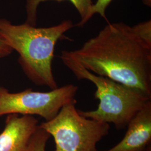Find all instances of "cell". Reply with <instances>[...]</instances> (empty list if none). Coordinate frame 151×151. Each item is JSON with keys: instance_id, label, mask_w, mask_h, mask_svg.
Listing matches in <instances>:
<instances>
[{"instance_id": "cell-1", "label": "cell", "mask_w": 151, "mask_h": 151, "mask_svg": "<svg viewBox=\"0 0 151 151\" xmlns=\"http://www.w3.org/2000/svg\"><path fill=\"white\" fill-rule=\"evenodd\" d=\"M65 52L92 73L151 97V45L129 25L109 24L81 48Z\"/></svg>"}, {"instance_id": "cell-2", "label": "cell", "mask_w": 151, "mask_h": 151, "mask_svg": "<svg viewBox=\"0 0 151 151\" xmlns=\"http://www.w3.org/2000/svg\"><path fill=\"white\" fill-rule=\"evenodd\" d=\"M70 20L49 27H36L27 23L14 25L0 19V36L19 54V63L34 83L53 90L58 87L52 72V60L57 42L74 27Z\"/></svg>"}, {"instance_id": "cell-3", "label": "cell", "mask_w": 151, "mask_h": 151, "mask_svg": "<svg viewBox=\"0 0 151 151\" xmlns=\"http://www.w3.org/2000/svg\"><path fill=\"white\" fill-rule=\"evenodd\" d=\"M60 59L78 80L92 82L96 87L95 98L99 100L96 110L78 112L83 116L106 123H113L116 129H124L130 121L151 100V97L138 90L95 75L62 51Z\"/></svg>"}, {"instance_id": "cell-4", "label": "cell", "mask_w": 151, "mask_h": 151, "mask_svg": "<svg viewBox=\"0 0 151 151\" xmlns=\"http://www.w3.org/2000/svg\"><path fill=\"white\" fill-rule=\"evenodd\" d=\"M76 104L63 106L54 118L39 125L53 138V151H97V143L109 134L110 124L83 116Z\"/></svg>"}, {"instance_id": "cell-5", "label": "cell", "mask_w": 151, "mask_h": 151, "mask_svg": "<svg viewBox=\"0 0 151 151\" xmlns=\"http://www.w3.org/2000/svg\"><path fill=\"white\" fill-rule=\"evenodd\" d=\"M78 89V86L68 84L48 92L34 91L29 88L11 93L0 87V116L11 114L39 115L45 121L50 120L63 106L77 103L75 97Z\"/></svg>"}, {"instance_id": "cell-6", "label": "cell", "mask_w": 151, "mask_h": 151, "mask_svg": "<svg viewBox=\"0 0 151 151\" xmlns=\"http://www.w3.org/2000/svg\"><path fill=\"white\" fill-rule=\"evenodd\" d=\"M38 125V120L32 115H7L4 129L0 134V151H28Z\"/></svg>"}, {"instance_id": "cell-7", "label": "cell", "mask_w": 151, "mask_h": 151, "mask_svg": "<svg viewBox=\"0 0 151 151\" xmlns=\"http://www.w3.org/2000/svg\"><path fill=\"white\" fill-rule=\"evenodd\" d=\"M120 142L108 150L101 151H145L151 144V100L128 124Z\"/></svg>"}, {"instance_id": "cell-8", "label": "cell", "mask_w": 151, "mask_h": 151, "mask_svg": "<svg viewBox=\"0 0 151 151\" xmlns=\"http://www.w3.org/2000/svg\"><path fill=\"white\" fill-rule=\"evenodd\" d=\"M47 1H62L65 0H26L27 18L25 23L35 27L37 20V9L39 5ZM75 7L81 16V21L75 26L82 27L87 22V17L93 5L92 0H68Z\"/></svg>"}, {"instance_id": "cell-9", "label": "cell", "mask_w": 151, "mask_h": 151, "mask_svg": "<svg viewBox=\"0 0 151 151\" xmlns=\"http://www.w3.org/2000/svg\"><path fill=\"white\" fill-rule=\"evenodd\" d=\"M50 135L38 125L30 142L28 151H45L46 145Z\"/></svg>"}, {"instance_id": "cell-10", "label": "cell", "mask_w": 151, "mask_h": 151, "mask_svg": "<svg viewBox=\"0 0 151 151\" xmlns=\"http://www.w3.org/2000/svg\"><path fill=\"white\" fill-rule=\"evenodd\" d=\"M135 33L146 43L151 45V21L141 22L133 27Z\"/></svg>"}, {"instance_id": "cell-11", "label": "cell", "mask_w": 151, "mask_h": 151, "mask_svg": "<svg viewBox=\"0 0 151 151\" xmlns=\"http://www.w3.org/2000/svg\"><path fill=\"white\" fill-rule=\"evenodd\" d=\"M113 0H97L96 2L92 6L91 9L87 17V22L91 19L92 16L95 14H99L103 18L106 19L105 11L108 6Z\"/></svg>"}, {"instance_id": "cell-12", "label": "cell", "mask_w": 151, "mask_h": 151, "mask_svg": "<svg viewBox=\"0 0 151 151\" xmlns=\"http://www.w3.org/2000/svg\"><path fill=\"white\" fill-rule=\"evenodd\" d=\"M13 51L12 49L6 43L5 40L0 36V58L10 55Z\"/></svg>"}, {"instance_id": "cell-13", "label": "cell", "mask_w": 151, "mask_h": 151, "mask_svg": "<svg viewBox=\"0 0 151 151\" xmlns=\"http://www.w3.org/2000/svg\"><path fill=\"white\" fill-rule=\"evenodd\" d=\"M145 151H151V144L147 146L146 150Z\"/></svg>"}]
</instances>
